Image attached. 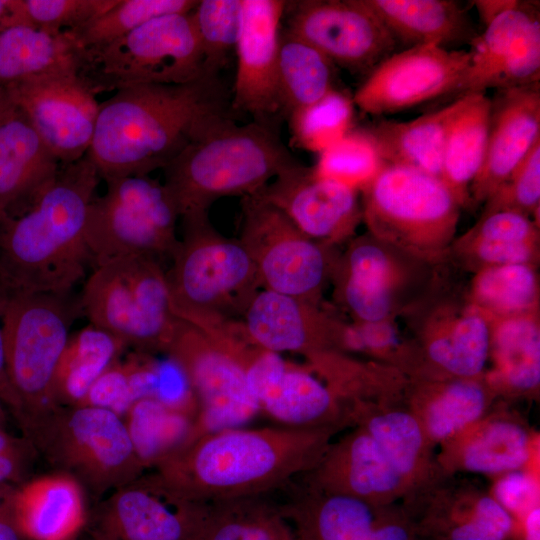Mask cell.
Returning <instances> with one entry per match:
<instances>
[{
  "label": "cell",
  "mask_w": 540,
  "mask_h": 540,
  "mask_svg": "<svg viewBox=\"0 0 540 540\" xmlns=\"http://www.w3.org/2000/svg\"><path fill=\"white\" fill-rule=\"evenodd\" d=\"M219 76L183 84H144L117 90L99 104L85 155L101 179L149 175L189 143L231 118Z\"/></svg>",
  "instance_id": "6da1fadb"
},
{
  "label": "cell",
  "mask_w": 540,
  "mask_h": 540,
  "mask_svg": "<svg viewBox=\"0 0 540 540\" xmlns=\"http://www.w3.org/2000/svg\"><path fill=\"white\" fill-rule=\"evenodd\" d=\"M340 427H236L204 434L155 467L191 502L270 496L311 470Z\"/></svg>",
  "instance_id": "7a4b0ae2"
},
{
  "label": "cell",
  "mask_w": 540,
  "mask_h": 540,
  "mask_svg": "<svg viewBox=\"0 0 540 540\" xmlns=\"http://www.w3.org/2000/svg\"><path fill=\"white\" fill-rule=\"evenodd\" d=\"M100 177L86 156L61 165L21 213L0 216V285L8 292L71 293L91 261L85 227Z\"/></svg>",
  "instance_id": "3957f363"
},
{
  "label": "cell",
  "mask_w": 540,
  "mask_h": 540,
  "mask_svg": "<svg viewBox=\"0 0 540 540\" xmlns=\"http://www.w3.org/2000/svg\"><path fill=\"white\" fill-rule=\"evenodd\" d=\"M299 161L274 123L237 125L227 118L189 143L162 170L164 186L182 220L208 215L226 196L257 193Z\"/></svg>",
  "instance_id": "277c9868"
},
{
  "label": "cell",
  "mask_w": 540,
  "mask_h": 540,
  "mask_svg": "<svg viewBox=\"0 0 540 540\" xmlns=\"http://www.w3.org/2000/svg\"><path fill=\"white\" fill-rule=\"evenodd\" d=\"M17 421L38 455L94 496L122 487L145 469L123 418L111 410L57 405Z\"/></svg>",
  "instance_id": "5b68a950"
},
{
  "label": "cell",
  "mask_w": 540,
  "mask_h": 540,
  "mask_svg": "<svg viewBox=\"0 0 540 540\" xmlns=\"http://www.w3.org/2000/svg\"><path fill=\"white\" fill-rule=\"evenodd\" d=\"M182 224L183 238L166 272L174 315L196 327L240 315L261 286L248 250L239 239L219 234L208 215Z\"/></svg>",
  "instance_id": "8992f818"
},
{
  "label": "cell",
  "mask_w": 540,
  "mask_h": 540,
  "mask_svg": "<svg viewBox=\"0 0 540 540\" xmlns=\"http://www.w3.org/2000/svg\"><path fill=\"white\" fill-rule=\"evenodd\" d=\"M80 315V298L71 293L7 291L3 344L7 376L18 401L17 420L58 405L55 374Z\"/></svg>",
  "instance_id": "52a82bcc"
},
{
  "label": "cell",
  "mask_w": 540,
  "mask_h": 540,
  "mask_svg": "<svg viewBox=\"0 0 540 540\" xmlns=\"http://www.w3.org/2000/svg\"><path fill=\"white\" fill-rule=\"evenodd\" d=\"M79 298L90 324L136 351L166 353L178 318L158 259L127 256L97 265Z\"/></svg>",
  "instance_id": "ba28073f"
},
{
  "label": "cell",
  "mask_w": 540,
  "mask_h": 540,
  "mask_svg": "<svg viewBox=\"0 0 540 540\" xmlns=\"http://www.w3.org/2000/svg\"><path fill=\"white\" fill-rule=\"evenodd\" d=\"M76 72L95 94L205 75L191 12L155 18L104 46L79 49Z\"/></svg>",
  "instance_id": "9c48e42d"
},
{
  "label": "cell",
  "mask_w": 540,
  "mask_h": 540,
  "mask_svg": "<svg viewBox=\"0 0 540 540\" xmlns=\"http://www.w3.org/2000/svg\"><path fill=\"white\" fill-rule=\"evenodd\" d=\"M361 192L363 221L378 240L420 258L452 241L461 204L440 177L386 164Z\"/></svg>",
  "instance_id": "30bf717a"
},
{
  "label": "cell",
  "mask_w": 540,
  "mask_h": 540,
  "mask_svg": "<svg viewBox=\"0 0 540 540\" xmlns=\"http://www.w3.org/2000/svg\"><path fill=\"white\" fill-rule=\"evenodd\" d=\"M105 182V193L93 198L86 218V243L95 266L127 256H172L179 215L164 184L149 175Z\"/></svg>",
  "instance_id": "8fae6325"
},
{
  "label": "cell",
  "mask_w": 540,
  "mask_h": 540,
  "mask_svg": "<svg viewBox=\"0 0 540 540\" xmlns=\"http://www.w3.org/2000/svg\"><path fill=\"white\" fill-rule=\"evenodd\" d=\"M239 240L263 288L318 304L335 262L329 247L306 237L256 193L243 197Z\"/></svg>",
  "instance_id": "7c38bea8"
},
{
  "label": "cell",
  "mask_w": 540,
  "mask_h": 540,
  "mask_svg": "<svg viewBox=\"0 0 540 540\" xmlns=\"http://www.w3.org/2000/svg\"><path fill=\"white\" fill-rule=\"evenodd\" d=\"M166 354L198 403L190 442L207 433L243 427L260 413L242 365L213 336L178 318Z\"/></svg>",
  "instance_id": "4fadbf2b"
},
{
  "label": "cell",
  "mask_w": 540,
  "mask_h": 540,
  "mask_svg": "<svg viewBox=\"0 0 540 540\" xmlns=\"http://www.w3.org/2000/svg\"><path fill=\"white\" fill-rule=\"evenodd\" d=\"M400 503L419 540H514L518 529L489 489L441 469Z\"/></svg>",
  "instance_id": "5bb4252c"
},
{
  "label": "cell",
  "mask_w": 540,
  "mask_h": 540,
  "mask_svg": "<svg viewBox=\"0 0 540 540\" xmlns=\"http://www.w3.org/2000/svg\"><path fill=\"white\" fill-rule=\"evenodd\" d=\"M3 86L61 165L78 161L87 154L100 103L75 68Z\"/></svg>",
  "instance_id": "9a60e30c"
},
{
  "label": "cell",
  "mask_w": 540,
  "mask_h": 540,
  "mask_svg": "<svg viewBox=\"0 0 540 540\" xmlns=\"http://www.w3.org/2000/svg\"><path fill=\"white\" fill-rule=\"evenodd\" d=\"M248 388L260 413L293 428L352 427L348 409L307 366L248 344L240 353Z\"/></svg>",
  "instance_id": "2e32d148"
},
{
  "label": "cell",
  "mask_w": 540,
  "mask_h": 540,
  "mask_svg": "<svg viewBox=\"0 0 540 540\" xmlns=\"http://www.w3.org/2000/svg\"><path fill=\"white\" fill-rule=\"evenodd\" d=\"M285 12L286 31L353 73L368 74L397 43L363 0L287 2Z\"/></svg>",
  "instance_id": "e0dca14e"
},
{
  "label": "cell",
  "mask_w": 540,
  "mask_h": 540,
  "mask_svg": "<svg viewBox=\"0 0 540 540\" xmlns=\"http://www.w3.org/2000/svg\"><path fill=\"white\" fill-rule=\"evenodd\" d=\"M470 53L435 45L408 47L377 64L355 91L361 111L386 115L458 91L467 75Z\"/></svg>",
  "instance_id": "ac0fdd59"
},
{
  "label": "cell",
  "mask_w": 540,
  "mask_h": 540,
  "mask_svg": "<svg viewBox=\"0 0 540 540\" xmlns=\"http://www.w3.org/2000/svg\"><path fill=\"white\" fill-rule=\"evenodd\" d=\"M280 508L295 540H419L402 504H372L297 480Z\"/></svg>",
  "instance_id": "d6986e66"
},
{
  "label": "cell",
  "mask_w": 540,
  "mask_h": 540,
  "mask_svg": "<svg viewBox=\"0 0 540 540\" xmlns=\"http://www.w3.org/2000/svg\"><path fill=\"white\" fill-rule=\"evenodd\" d=\"M470 64L457 97L539 83V2L519 1L470 43Z\"/></svg>",
  "instance_id": "ffe728a7"
},
{
  "label": "cell",
  "mask_w": 540,
  "mask_h": 540,
  "mask_svg": "<svg viewBox=\"0 0 540 540\" xmlns=\"http://www.w3.org/2000/svg\"><path fill=\"white\" fill-rule=\"evenodd\" d=\"M539 433L510 403L498 400L480 419L440 444L439 468L447 474H481L495 478L524 469H539Z\"/></svg>",
  "instance_id": "44dd1931"
},
{
  "label": "cell",
  "mask_w": 540,
  "mask_h": 540,
  "mask_svg": "<svg viewBox=\"0 0 540 540\" xmlns=\"http://www.w3.org/2000/svg\"><path fill=\"white\" fill-rule=\"evenodd\" d=\"M256 194L279 209L306 237L327 247L345 240L363 220L357 190L323 178L300 162Z\"/></svg>",
  "instance_id": "7402d4cb"
},
{
  "label": "cell",
  "mask_w": 540,
  "mask_h": 540,
  "mask_svg": "<svg viewBox=\"0 0 540 540\" xmlns=\"http://www.w3.org/2000/svg\"><path fill=\"white\" fill-rule=\"evenodd\" d=\"M288 1L242 0V18L235 53L237 68L231 109L253 120L274 123L281 115L277 66L281 21Z\"/></svg>",
  "instance_id": "603a6c76"
},
{
  "label": "cell",
  "mask_w": 540,
  "mask_h": 540,
  "mask_svg": "<svg viewBox=\"0 0 540 540\" xmlns=\"http://www.w3.org/2000/svg\"><path fill=\"white\" fill-rule=\"evenodd\" d=\"M240 316L245 336L261 349L305 359L326 351L342 352L345 324L318 304L263 288L249 298Z\"/></svg>",
  "instance_id": "cb8c5ba5"
},
{
  "label": "cell",
  "mask_w": 540,
  "mask_h": 540,
  "mask_svg": "<svg viewBox=\"0 0 540 540\" xmlns=\"http://www.w3.org/2000/svg\"><path fill=\"white\" fill-rule=\"evenodd\" d=\"M200 502L163 485L154 473L113 491L98 514V540H189Z\"/></svg>",
  "instance_id": "d4e9b609"
},
{
  "label": "cell",
  "mask_w": 540,
  "mask_h": 540,
  "mask_svg": "<svg viewBox=\"0 0 540 540\" xmlns=\"http://www.w3.org/2000/svg\"><path fill=\"white\" fill-rule=\"evenodd\" d=\"M295 480L378 505L399 503L408 494L406 484L379 446L358 426L332 441L315 466Z\"/></svg>",
  "instance_id": "484cf974"
},
{
  "label": "cell",
  "mask_w": 540,
  "mask_h": 540,
  "mask_svg": "<svg viewBox=\"0 0 540 540\" xmlns=\"http://www.w3.org/2000/svg\"><path fill=\"white\" fill-rule=\"evenodd\" d=\"M401 251L368 233L335 260L331 277L338 299L357 323L384 322L397 309L408 276Z\"/></svg>",
  "instance_id": "4316f807"
},
{
  "label": "cell",
  "mask_w": 540,
  "mask_h": 540,
  "mask_svg": "<svg viewBox=\"0 0 540 540\" xmlns=\"http://www.w3.org/2000/svg\"><path fill=\"white\" fill-rule=\"evenodd\" d=\"M540 141L539 83L498 90L491 99L484 160L471 195L486 201Z\"/></svg>",
  "instance_id": "83f0119b"
},
{
  "label": "cell",
  "mask_w": 540,
  "mask_h": 540,
  "mask_svg": "<svg viewBox=\"0 0 540 540\" xmlns=\"http://www.w3.org/2000/svg\"><path fill=\"white\" fill-rule=\"evenodd\" d=\"M490 336L491 320L472 304L437 314L414 343L422 365L418 379L483 375Z\"/></svg>",
  "instance_id": "f1b7e54d"
},
{
  "label": "cell",
  "mask_w": 540,
  "mask_h": 540,
  "mask_svg": "<svg viewBox=\"0 0 540 540\" xmlns=\"http://www.w3.org/2000/svg\"><path fill=\"white\" fill-rule=\"evenodd\" d=\"M498 401L486 374L409 379L404 404L435 447L482 416Z\"/></svg>",
  "instance_id": "f546056e"
},
{
  "label": "cell",
  "mask_w": 540,
  "mask_h": 540,
  "mask_svg": "<svg viewBox=\"0 0 540 540\" xmlns=\"http://www.w3.org/2000/svg\"><path fill=\"white\" fill-rule=\"evenodd\" d=\"M352 427L364 429L402 478L408 493L427 484L440 470L434 446L403 403L349 405Z\"/></svg>",
  "instance_id": "4dcf8cb0"
},
{
  "label": "cell",
  "mask_w": 540,
  "mask_h": 540,
  "mask_svg": "<svg viewBox=\"0 0 540 540\" xmlns=\"http://www.w3.org/2000/svg\"><path fill=\"white\" fill-rule=\"evenodd\" d=\"M61 164L16 109L0 123V216L26 210Z\"/></svg>",
  "instance_id": "1f68e13d"
},
{
  "label": "cell",
  "mask_w": 540,
  "mask_h": 540,
  "mask_svg": "<svg viewBox=\"0 0 540 540\" xmlns=\"http://www.w3.org/2000/svg\"><path fill=\"white\" fill-rule=\"evenodd\" d=\"M493 369L485 373L498 400H536L540 389V327L535 312L491 320Z\"/></svg>",
  "instance_id": "d6a6232c"
},
{
  "label": "cell",
  "mask_w": 540,
  "mask_h": 540,
  "mask_svg": "<svg viewBox=\"0 0 540 540\" xmlns=\"http://www.w3.org/2000/svg\"><path fill=\"white\" fill-rule=\"evenodd\" d=\"M15 519L26 540H74L87 520L84 488L55 472L18 487Z\"/></svg>",
  "instance_id": "836d02e7"
},
{
  "label": "cell",
  "mask_w": 540,
  "mask_h": 540,
  "mask_svg": "<svg viewBox=\"0 0 540 540\" xmlns=\"http://www.w3.org/2000/svg\"><path fill=\"white\" fill-rule=\"evenodd\" d=\"M394 39L412 46L435 45L453 50L478 35L455 0H363Z\"/></svg>",
  "instance_id": "e575fe53"
},
{
  "label": "cell",
  "mask_w": 540,
  "mask_h": 540,
  "mask_svg": "<svg viewBox=\"0 0 540 540\" xmlns=\"http://www.w3.org/2000/svg\"><path fill=\"white\" fill-rule=\"evenodd\" d=\"M467 95L409 121L381 120L367 126L387 164L412 167L441 178L445 141Z\"/></svg>",
  "instance_id": "d590c367"
},
{
  "label": "cell",
  "mask_w": 540,
  "mask_h": 540,
  "mask_svg": "<svg viewBox=\"0 0 540 540\" xmlns=\"http://www.w3.org/2000/svg\"><path fill=\"white\" fill-rule=\"evenodd\" d=\"M189 540H295L279 502L269 496L202 502Z\"/></svg>",
  "instance_id": "8d00e7d4"
},
{
  "label": "cell",
  "mask_w": 540,
  "mask_h": 540,
  "mask_svg": "<svg viewBox=\"0 0 540 540\" xmlns=\"http://www.w3.org/2000/svg\"><path fill=\"white\" fill-rule=\"evenodd\" d=\"M491 99L485 93L468 94L449 127L442 159L441 179L461 206L479 173L487 147Z\"/></svg>",
  "instance_id": "74e56055"
},
{
  "label": "cell",
  "mask_w": 540,
  "mask_h": 540,
  "mask_svg": "<svg viewBox=\"0 0 540 540\" xmlns=\"http://www.w3.org/2000/svg\"><path fill=\"white\" fill-rule=\"evenodd\" d=\"M79 47L67 30L49 33L28 25L0 32V85L75 68Z\"/></svg>",
  "instance_id": "f35d334b"
},
{
  "label": "cell",
  "mask_w": 540,
  "mask_h": 540,
  "mask_svg": "<svg viewBox=\"0 0 540 540\" xmlns=\"http://www.w3.org/2000/svg\"><path fill=\"white\" fill-rule=\"evenodd\" d=\"M127 346L92 324L70 335L54 379L56 403L80 405L94 382L115 363Z\"/></svg>",
  "instance_id": "ab89813d"
},
{
  "label": "cell",
  "mask_w": 540,
  "mask_h": 540,
  "mask_svg": "<svg viewBox=\"0 0 540 540\" xmlns=\"http://www.w3.org/2000/svg\"><path fill=\"white\" fill-rule=\"evenodd\" d=\"M122 418L146 469L157 467L190 442L196 415L144 398L133 403Z\"/></svg>",
  "instance_id": "60d3db41"
},
{
  "label": "cell",
  "mask_w": 540,
  "mask_h": 540,
  "mask_svg": "<svg viewBox=\"0 0 540 540\" xmlns=\"http://www.w3.org/2000/svg\"><path fill=\"white\" fill-rule=\"evenodd\" d=\"M334 66L314 47L281 30L277 66L281 115L288 118L334 89Z\"/></svg>",
  "instance_id": "b9f144b4"
},
{
  "label": "cell",
  "mask_w": 540,
  "mask_h": 540,
  "mask_svg": "<svg viewBox=\"0 0 540 540\" xmlns=\"http://www.w3.org/2000/svg\"><path fill=\"white\" fill-rule=\"evenodd\" d=\"M538 297L532 264L482 267L472 281L471 304L490 320L535 312Z\"/></svg>",
  "instance_id": "7bdbcfd3"
},
{
  "label": "cell",
  "mask_w": 540,
  "mask_h": 540,
  "mask_svg": "<svg viewBox=\"0 0 540 540\" xmlns=\"http://www.w3.org/2000/svg\"><path fill=\"white\" fill-rule=\"evenodd\" d=\"M195 0H118L103 14L74 30H68L79 49L109 44L145 23L170 14L190 13Z\"/></svg>",
  "instance_id": "ee69618b"
},
{
  "label": "cell",
  "mask_w": 540,
  "mask_h": 540,
  "mask_svg": "<svg viewBox=\"0 0 540 540\" xmlns=\"http://www.w3.org/2000/svg\"><path fill=\"white\" fill-rule=\"evenodd\" d=\"M355 107L353 97L335 87L288 117L293 142L320 154L355 127Z\"/></svg>",
  "instance_id": "f6af8a7d"
},
{
  "label": "cell",
  "mask_w": 540,
  "mask_h": 540,
  "mask_svg": "<svg viewBox=\"0 0 540 540\" xmlns=\"http://www.w3.org/2000/svg\"><path fill=\"white\" fill-rule=\"evenodd\" d=\"M386 164L367 127H354L312 167L317 175L361 192Z\"/></svg>",
  "instance_id": "bcb514c9"
},
{
  "label": "cell",
  "mask_w": 540,
  "mask_h": 540,
  "mask_svg": "<svg viewBox=\"0 0 540 540\" xmlns=\"http://www.w3.org/2000/svg\"><path fill=\"white\" fill-rule=\"evenodd\" d=\"M203 54V70L219 76L239 38L242 0H201L191 11Z\"/></svg>",
  "instance_id": "7dc6e473"
},
{
  "label": "cell",
  "mask_w": 540,
  "mask_h": 540,
  "mask_svg": "<svg viewBox=\"0 0 540 540\" xmlns=\"http://www.w3.org/2000/svg\"><path fill=\"white\" fill-rule=\"evenodd\" d=\"M118 0H19L25 25L53 34L74 30L113 7Z\"/></svg>",
  "instance_id": "c3c4849f"
},
{
  "label": "cell",
  "mask_w": 540,
  "mask_h": 540,
  "mask_svg": "<svg viewBox=\"0 0 540 540\" xmlns=\"http://www.w3.org/2000/svg\"><path fill=\"white\" fill-rule=\"evenodd\" d=\"M486 201L484 213L512 210L529 217L539 214L540 141Z\"/></svg>",
  "instance_id": "681fc988"
},
{
  "label": "cell",
  "mask_w": 540,
  "mask_h": 540,
  "mask_svg": "<svg viewBox=\"0 0 540 540\" xmlns=\"http://www.w3.org/2000/svg\"><path fill=\"white\" fill-rule=\"evenodd\" d=\"M489 489L494 499L517 521L540 506L539 469L524 468L492 479Z\"/></svg>",
  "instance_id": "f907efd6"
},
{
  "label": "cell",
  "mask_w": 540,
  "mask_h": 540,
  "mask_svg": "<svg viewBox=\"0 0 540 540\" xmlns=\"http://www.w3.org/2000/svg\"><path fill=\"white\" fill-rule=\"evenodd\" d=\"M133 403L129 364L118 359L94 382L80 405L108 409L123 417Z\"/></svg>",
  "instance_id": "816d5d0a"
},
{
  "label": "cell",
  "mask_w": 540,
  "mask_h": 540,
  "mask_svg": "<svg viewBox=\"0 0 540 540\" xmlns=\"http://www.w3.org/2000/svg\"><path fill=\"white\" fill-rule=\"evenodd\" d=\"M469 234L508 243H538V227L527 215L512 210L484 213Z\"/></svg>",
  "instance_id": "f5cc1de1"
},
{
  "label": "cell",
  "mask_w": 540,
  "mask_h": 540,
  "mask_svg": "<svg viewBox=\"0 0 540 540\" xmlns=\"http://www.w3.org/2000/svg\"><path fill=\"white\" fill-rule=\"evenodd\" d=\"M466 250L482 267L507 264H532L538 243H508L482 239L467 233L461 239Z\"/></svg>",
  "instance_id": "db71d44e"
},
{
  "label": "cell",
  "mask_w": 540,
  "mask_h": 540,
  "mask_svg": "<svg viewBox=\"0 0 540 540\" xmlns=\"http://www.w3.org/2000/svg\"><path fill=\"white\" fill-rule=\"evenodd\" d=\"M37 455L28 439L11 436L0 429V483L21 482Z\"/></svg>",
  "instance_id": "11a10c76"
},
{
  "label": "cell",
  "mask_w": 540,
  "mask_h": 540,
  "mask_svg": "<svg viewBox=\"0 0 540 540\" xmlns=\"http://www.w3.org/2000/svg\"><path fill=\"white\" fill-rule=\"evenodd\" d=\"M17 490L13 484L0 483V540H26L15 519Z\"/></svg>",
  "instance_id": "9f6ffc18"
},
{
  "label": "cell",
  "mask_w": 540,
  "mask_h": 540,
  "mask_svg": "<svg viewBox=\"0 0 540 540\" xmlns=\"http://www.w3.org/2000/svg\"><path fill=\"white\" fill-rule=\"evenodd\" d=\"M6 298L7 291L0 285V399L15 413L18 410V401L7 376L3 344L2 320Z\"/></svg>",
  "instance_id": "6f0895ef"
},
{
  "label": "cell",
  "mask_w": 540,
  "mask_h": 540,
  "mask_svg": "<svg viewBox=\"0 0 540 540\" xmlns=\"http://www.w3.org/2000/svg\"><path fill=\"white\" fill-rule=\"evenodd\" d=\"M472 3L481 22L487 27L502 14L516 7L519 0H476Z\"/></svg>",
  "instance_id": "680465c9"
},
{
  "label": "cell",
  "mask_w": 540,
  "mask_h": 540,
  "mask_svg": "<svg viewBox=\"0 0 540 540\" xmlns=\"http://www.w3.org/2000/svg\"><path fill=\"white\" fill-rule=\"evenodd\" d=\"M17 108L12 102L5 86L0 85V123L10 116Z\"/></svg>",
  "instance_id": "91938a15"
},
{
  "label": "cell",
  "mask_w": 540,
  "mask_h": 540,
  "mask_svg": "<svg viewBox=\"0 0 540 540\" xmlns=\"http://www.w3.org/2000/svg\"><path fill=\"white\" fill-rule=\"evenodd\" d=\"M10 0H0V32L4 29V23L9 11Z\"/></svg>",
  "instance_id": "94428289"
},
{
  "label": "cell",
  "mask_w": 540,
  "mask_h": 540,
  "mask_svg": "<svg viewBox=\"0 0 540 540\" xmlns=\"http://www.w3.org/2000/svg\"><path fill=\"white\" fill-rule=\"evenodd\" d=\"M4 424H5V415H4V410L2 406V400L0 399V429L4 430Z\"/></svg>",
  "instance_id": "6125c7cd"
}]
</instances>
